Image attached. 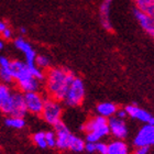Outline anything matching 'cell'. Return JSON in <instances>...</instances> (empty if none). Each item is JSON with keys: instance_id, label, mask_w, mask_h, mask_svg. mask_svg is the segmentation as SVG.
<instances>
[{"instance_id": "obj_33", "label": "cell", "mask_w": 154, "mask_h": 154, "mask_svg": "<svg viewBox=\"0 0 154 154\" xmlns=\"http://www.w3.org/2000/svg\"><path fill=\"white\" fill-rule=\"evenodd\" d=\"M20 32L22 33V34H26V28H21V29H20Z\"/></svg>"}, {"instance_id": "obj_28", "label": "cell", "mask_w": 154, "mask_h": 154, "mask_svg": "<svg viewBox=\"0 0 154 154\" xmlns=\"http://www.w3.org/2000/svg\"><path fill=\"white\" fill-rule=\"evenodd\" d=\"M85 150L89 153H94L96 152V143H93V142H87L85 143Z\"/></svg>"}, {"instance_id": "obj_32", "label": "cell", "mask_w": 154, "mask_h": 154, "mask_svg": "<svg viewBox=\"0 0 154 154\" xmlns=\"http://www.w3.org/2000/svg\"><path fill=\"white\" fill-rule=\"evenodd\" d=\"M7 28V24L5 22H3V21H0V33L2 32L3 30L6 29Z\"/></svg>"}, {"instance_id": "obj_31", "label": "cell", "mask_w": 154, "mask_h": 154, "mask_svg": "<svg viewBox=\"0 0 154 154\" xmlns=\"http://www.w3.org/2000/svg\"><path fill=\"white\" fill-rule=\"evenodd\" d=\"M116 117L119 119H123L125 120V118L127 117V112H125V109H120V110H117L116 111Z\"/></svg>"}, {"instance_id": "obj_22", "label": "cell", "mask_w": 154, "mask_h": 154, "mask_svg": "<svg viewBox=\"0 0 154 154\" xmlns=\"http://www.w3.org/2000/svg\"><path fill=\"white\" fill-rule=\"evenodd\" d=\"M33 141L38 145V148L45 149L48 145H46V141H45V132H36L35 134L33 135Z\"/></svg>"}, {"instance_id": "obj_3", "label": "cell", "mask_w": 154, "mask_h": 154, "mask_svg": "<svg viewBox=\"0 0 154 154\" xmlns=\"http://www.w3.org/2000/svg\"><path fill=\"white\" fill-rule=\"evenodd\" d=\"M84 98H85V86L83 80L78 77H75L68 87L64 101L69 107H77L82 105Z\"/></svg>"}, {"instance_id": "obj_27", "label": "cell", "mask_w": 154, "mask_h": 154, "mask_svg": "<svg viewBox=\"0 0 154 154\" xmlns=\"http://www.w3.org/2000/svg\"><path fill=\"white\" fill-rule=\"evenodd\" d=\"M96 152L100 154H107V144L103 142H96Z\"/></svg>"}, {"instance_id": "obj_14", "label": "cell", "mask_w": 154, "mask_h": 154, "mask_svg": "<svg viewBox=\"0 0 154 154\" xmlns=\"http://www.w3.org/2000/svg\"><path fill=\"white\" fill-rule=\"evenodd\" d=\"M0 79L5 83H11L13 80L11 73V62L5 56H0Z\"/></svg>"}, {"instance_id": "obj_23", "label": "cell", "mask_w": 154, "mask_h": 154, "mask_svg": "<svg viewBox=\"0 0 154 154\" xmlns=\"http://www.w3.org/2000/svg\"><path fill=\"white\" fill-rule=\"evenodd\" d=\"M30 68V72H31V75H32L35 79H38V82L40 80H43L44 79V74H43V72H42V69H40V68L36 66L35 64L33 65H28Z\"/></svg>"}, {"instance_id": "obj_16", "label": "cell", "mask_w": 154, "mask_h": 154, "mask_svg": "<svg viewBox=\"0 0 154 154\" xmlns=\"http://www.w3.org/2000/svg\"><path fill=\"white\" fill-rule=\"evenodd\" d=\"M96 110L98 112V116H100V117L110 118L115 115L118 109H117V106L112 103H101L97 106Z\"/></svg>"}, {"instance_id": "obj_1", "label": "cell", "mask_w": 154, "mask_h": 154, "mask_svg": "<svg viewBox=\"0 0 154 154\" xmlns=\"http://www.w3.org/2000/svg\"><path fill=\"white\" fill-rule=\"evenodd\" d=\"M75 78L74 74L65 68H52L46 76V89L52 99L63 101L68 87Z\"/></svg>"}, {"instance_id": "obj_2", "label": "cell", "mask_w": 154, "mask_h": 154, "mask_svg": "<svg viewBox=\"0 0 154 154\" xmlns=\"http://www.w3.org/2000/svg\"><path fill=\"white\" fill-rule=\"evenodd\" d=\"M84 131L86 132L87 142H99L103 138L109 134V127L107 118L97 116L95 118L90 119L82 127Z\"/></svg>"}, {"instance_id": "obj_11", "label": "cell", "mask_w": 154, "mask_h": 154, "mask_svg": "<svg viewBox=\"0 0 154 154\" xmlns=\"http://www.w3.org/2000/svg\"><path fill=\"white\" fill-rule=\"evenodd\" d=\"M28 112L24 103L23 95L20 93H12V103H11V109H10V117H21L23 118L26 113Z\"/></svg>"}, {"instance_id": "obj_12", "label": "cell", "mask_w": 154, "mask_h": 154, "mask_svg": "<svg viewBox=\"0 0 154 154\" xmlns=\"http://www.w3.org/2000/svg\"><path fill=\"white\" fill-rule=\"evenodd\" d=\"M134 16L138 20V22L140 23V26L145 32L148 33L149 35L153 36L154 35V19L153 17L149 16L146 13L142 12L140 10L135 9L134 10Z\"/></svg>"}, {"instance_id": "obj_17", "label": "cell", "mask_w": 154, "mask_h": 154, "mask_svg": "<svg viewBox=\"0 0 154 154\" xmlns=\"http://www.w3.org/2000/svg\"><path fill=\"white\" fill-rule=\"evenodd\" d=\"M20 89L24 91V93H31V91H38V87H40V83L38 80L35 79L34 77H30L28 79L23 80L18 83Z\"/></svg>"}, {"instance_id": "obj_5", "label": "cell", "mask_w": 154, "mask_h": 154, "mask_svg": "<svg viewBox=\"0 0 154 154\" xmlns=\"http://www.w3.org/2000/svg\"><path fill=\"white\" fill-rule=\"evenodd\" d=\"M23 98H24L26 110L29 112L33 113V115H41L45 101V99L42 97L41 94H38V91L24 93Z\"/></svg>"}, {"instance_id": "obj_24", "label": "cell", "mask_w": 154, "mask_h": 154, "mask_svg": "<svg viewBox=\"0 0 154 154\" xmlns=\"http://www.w3.org/2000/svg\"><path fill=\"white\" fill-rule=\"evenodd\" d=\"M35 65L40 69L48 68L50 66V60L46 56H44V55H38L35 58Z\"/></svg>"}, {"instance_id": "obj_21", "label": "cell", "mask_w": 154, "mask_h": 154, "mask_svg": "<svg viewBox=\"0 0 154 154\" xmlns=\"http://www.w3.org/2000/svg\"><path fill=\"white\" fill-rule=\"evenodd\" d=\"M14 45H16V48H18V50H20V51L22 52V53H24V54L28 53L29 51H31V50H33L31 44H30L26 40H24L23 38H17L16 40H14Z\"/></svg>"}, {"instance_id": "obj_13", "label": "cell", "mask_w": 154, "mask_h": 154, "mask_svg": "<svg viewBox=\"0 0 154 154\" xmlns=\"http://www.w3.org/2000/svg\"><path fill=\"white\" fill-rule=\"evenodd\" d=\"M111 2L112 0H103V2L100 6V19H101V23H103V28L108 31L112 30L111 26V22H110V8H111Z\"/></svg>"}, {"instance_id": "obj_35", "label": "cell", "mask_w": 154, "mask_h": 154, "mask_svg": "<svg viewBox=\"0 0 154 154\" xmlns=\"http://www.w3.org/2000/svg\"><path fill=\"white\" fill-rule=\"evenodd\" d=\"M0 106H1V95H0Z\"/></svg>"}, {"instance_id": "obj_26", "label": "cell", "mask_w": 154, "mask_h": 154, "mask_svg": "<svg viewBox=\"0 0 154 154\" xmlns=\"http://www.w3.org/2000/svg\"><path fill=\"white\" fill-rule=\"evenodd\" d=\"M26 65H33L35 64V58H36V53L34 50H31V51H29L28 53H26Z\"/></svg>"}, {"instance_id": "obj_19", "label": "cell", "mask_w": 154, "mask_h": 154, "mask_svg": "<svg viewBox=\"0 0 154 154\" xmlns=\"http://www.w3.org/2000/svg\"><path fill=\"white\" fill-rule=\"evenodd\" d=\"M68 150H72L74 152H82L85 150V141L79 137L72 134L68 141Z\"/></svg>"}, {"instance_id": "obj_30", "label": "cell", "mask_w": 154, "mask_h": 154, "mask_svg": "<svg viewBox=\"0 0 154 154\" xmlns=\"http://www.w3.org/2000/svg\"><path fill=\"white\" fill-rule=\"evenodd\" d=\"M150 153V146H139L134 151V154H149Z\"/></svg>"}, {"instance_id": "obj_25", "label": "cell", "mask_w": 154, "mask_h": 154, "mask_svg": "<svg viewBox=\"0 0 154 154\" xmlns=\"http://www.w3.org/2000/svg\"><path fill=\"white\" fill-rule=\"evenodd\" d=\"M45 141H46V145L50 148H54L56 144V137L55 133L52 131L45 132Z\"/></svg>"}, {"instance_id": "obj_18", "label": "cell", "mask_w": 154, "mask_h": 154, "mask_svg": "<svg viewBox=\"0 0 154 154\" xmlns=\"http://www.w3.org/2000/svg\"><path fill=\"white\" fill-rule=\"evenodd\" d=\"M137 9L146 13L149 16H154V0H135Z\"/></svg>"}, {"instance_id": "obj_10", "label": "cell", "mask_w": 154, "mask_h": 154, "mask_svg": "<svg viewBox=\"0 0 154 154\" xmlns=\"http://www.w3.org/2000/svg\"><path fill=\"white\" fill-rule=\"evenodd\" d=\"M11 73H12L13 79H16L17 83H20L30 77H33L26 63H23L21 61L11 62Z\"/></svg>"}, {"instance_id": "obj_4", "label": "cell", "mask_w": 154, "mask_h": 154, "mask_svg": "<svg viewBox=\"0 0 154 154\" xmlns=\"http://www.w3.org/2000/svg\"><path fill=\"white\" fill-rule=\"evenodd\" d=\"M62 112H63V109L60 105V101L55 99H45L41 115L42 118L44 119L48 125H55L57 122L61 121Z\"/></svg>"}, {"instance_id": "obj_7", "label": "cell", "mask_w": 154, "mask_h": 154, "mask_svg": "<svg viewBox=\"0 0 154 154\" xmlns=\"http://www.w3.org/2000/svg\"><path fill=\"white\" fill-rule=\"evenodd\" d=\"M55 130V137H56V144L55 146L60 150H68V141L71 138V131L69 129L66 127L65 123H63V121L57 122L54 125Z\"/></svg>"}, {"instance_id": "obj_9", "label": "cell", "mask_w": 154, "mask_h": 154, "mask_svg": "<svg viewBox=\"0 0 154 154\" xmlns=\"http://www.w3.org/2000/svg\"><path fill=\"white\" fill-rule=\"evenodd\" d=\"M109 133L115 137L116 139H125L128 134V128L123 119H119L117 117H110L108 120Z\"/></svg>"}, {"instance_id": "obj_20", "label": "cell", "mask_w": 154, "mask_h": 154, "mask_svg": "<svg viewBox=\"0 0 154 154\" xmlns=\"http://www.w3.org/2000/svg\"><path fill=\"white\" fill-rule=\"evenodd\" d=\"M6 125L13 129H23L26 127V120L21 117H9L6 119Z\"/></svg>"}, {"instance_id": "obj_29", "label": "cell", "mask_w": 154, "mask_h": 154, "mask_svg": "<svg viewBox=\"0 0 154 154\" xmlns=\"http://www.w3.org/2000/svg\"><path fill=\"white\" fill-rule=\"evenodd\" d=\"M1 35H2V38H5V40H10V38H12V30L9 29V28H6V29L1 32Z\"/></svg>"}, {"instance_id": "obj_6", "label": "cell", "mask_w": 154, "mask_h": 154, "mask_svg": "<svg viewBox=\"0 0 154 154\" xmlns=\"http://www.w3.org/2000/svg\"><path fill=\"white\" fill-rule=\"evenodd\" d=\"M134 145L139 146H151L154 143V125L146 123L139 130L138 134L135 135Z\"/></svg>"}, {"instance_id": "obj_8", "label": "cell", "mask_w": 154, "mask_h": 154, "mask_svg": "<svg viewBox=\"0 0 154 154\" xmlns=\"http://www.w3.org/2000/svg\"><path fill=\"white\" fill-rule=\"evenodd\" d=\"M125 110L127 112V116L131 117V118L137 119V120L144 122V123H149V125H153L154 123L153 116L150 112H148L146 110L138 107L137 105H129V106L125 107Z\"/></svg>"}, {"instance_id": "obj_15", "label": "cell", "mask_w": 154, "mask_h": 154, "mask_svg": "<svg viewBox=\"0 0 154 154\" xmlns=\"http://www.w3.org/2000/svg\"><path fill=\"white\" fill-rule=\"evenodd\" d=\"M107 154H129V148L127 143L117 140L107 145Z\"/></svg>"}, {"instance_id": "obj_34", "label": "cell", "mask_w": 154, "mask_h": 154, "mask_svg": "<svg viewBox=\"0 0 154 154\" xmlns=\"http://www.w3.org/2000/svg\"><path fill=\"white\" fill-rule=\"evenodd\" d=\"M3 48V42L0 40V50H2Z\"/></svg>"}]
</instances>
